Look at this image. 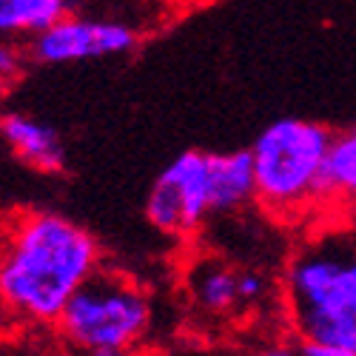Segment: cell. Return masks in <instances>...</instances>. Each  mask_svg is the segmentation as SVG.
I'll return each instance as SVG.
<instances>
[{
	"label": "cell",
	"mask_w": 356,
	"mask_h": 356,
	"mask_svg": "<svg viewBox=\"0 0 356 356\" xmlns=\"http://www.w3.org/2000/svg\"><path fill=\"white\" fill-rule=\"evenodd\" d=\"M72 12V0H0V40L29 43Z\"/></svg>",
	"instance_id": "cell-10"
},
{
	"label": "cell",
	"mask_w": 356,
	"mask_h": 356,
	"mask_svg": "<svg viewBox=\"0 0 356 356\" xmlns=\"http://www.w3.org/2000/svg\"><path fill=\"white\" fill-rule=\"evenodd\" d=\"M282 308L308 356H356V225H328L282 271Z\"/></svg>",
	"instance_id": "cell-2"
},
{
	"label": "cell",
	"mask_w": 356,
	"mask_h": 356,
	"mask_svg": "<svg viewBox=\"0 0 356 356\" xmlns=\"http://www.w3.org/2000/svg\"><path fill=\"white\" fill-rule=\"evenodd\" d=\"M334 131L302 117L265 126L251 145L257 202L277 217H302L328 202V154Z\"/></svg>",
	"instance_id": "cell-3"
},
{
	"label": "cell",
	"mask_w": 356,
	"mask_h": 356,
	"mask_svg": "<svg viewBox=\"0 0 356 356\" xmlns=\"http://www.w3.org/2000/svg\"><path fill=\"white\" fill-rule=\"evenodd\" d=\"M328 202L356 209V126L334 134L328 154Z\"/></svg>",
	"instance_id": "cell-11"
},
{
	"label": "cell",
	"mask_w": 356,
	"mask_h": 356,
	"mask_svg": "<svg viewBox=\"0 0 356 356\" xmlns=\"http://www.w3.org/2000/svg\"><path fill=\"white\" fill-rule=\"evenodd\" d=\"M154 322L148 291L120 271L100 268L88 277L57 319L60 339L83 353L123 356L143 345Z\"/></svg>",
	"instance_id": "cell-4"
},
{
	"label": "cell",
	"mask_w": 356,
	"mask_h": 356,
	"mask_svg": "<svg viewBox=\"0 0 356 356\" xmlns=\"http://www.w3.org/2000/svg\"><path fill=\"white\" fill-rule=\"evenodd\" d=\"M211 165V211L228 217L257 202V177L251 148L243 152H209Z\"/></svg>",
	"instance_id": "cell-8"
},
{
	"label": "cell",
	"mask_w": 356,
	"mask_h": 356,
	"mask_svg": "<svg viewBox=\"0 0 356 356\" xmlns=\"http://www.w3.org/2000/svg\"><path fill=\"white\" fill-rule=\"evenodd\" d=\"M214 217L211 211V165L209 152L177 154L152 183L145 197V220L168 236H191Z\"/></svg>",
	"instance_id": "cell-5"
},
{
	"label": "cell",
	"mask_w": 356,
	"mask_h": 356,
	"mask_svg": "<svg viewBox=\"0 0 356 356\" xmlns=\"http://www.w3.org/2000/svg\"><path fill=\"white\" fill-rule=\"evenodd\" d=\"M17 69H20V54L15 43L0 40V77H12Z\"/></svg>",
	"instance_id": "cell-12"
},
{
	"label": "cell",
	"mask_w": 356,
	"mask_h": 356,
	"mask_svg": "<svg viewBox=\"0 0 356 356\" xmlns=\"http://www.w3.org/2000/svg\"><path fill=\"white\" fill-rule=\"evenodd\" d=\"M100 265L103 251L83 225L54 211H20L0 228V314L54 328Z\"/></svg>",
	"instance_id": "cell-1"
},
{
	"label": "cell",
	"mask_w": 356,
	"mask_h": 356,
	"mask_svg": "<svg viewBox=\"0 0 356 356\" xmlns=\"http://www.w3.org/2000/svg\"><path fill=\"white\" fill-rule=\"evenodd\" d=\"M240 271L243 268L217 257L197 259L188 271V291L194 305L209 316H228L234 311H243Z\"/></svg>",
	"instance_id": "cell-9"
},
{
	"label": "cell",
	"mask_w": 356,
	"mask_h": 356,
	"mask_svg": "<svg viewBox=\"0 0 356 356\" xmlns=\"http://www.w3.org/2000/svg\"><path fill=\"white\" fill-rule=\"evenodd\" d=\"M137 32L123 20L63 15L29 40V54L43 66H69L86 60H108L137 49Z\"/></svg>",
	"instance_id": "cell-6"
},
{
	"label": "cell",
	"mask_w": 356,
	"mask_h": 356,
	"mask_svg": "<svg viewBox=\"0 0 356 356\" xmlns=\"http://www.w3.org/2000/svg\"><path fill=\"white\" fill-rule=\"evenodd\" d=\"M0 140H3L12 152L38 171L54 174L63 171L66 165V145L57 134V129H51L43 120H35L23 111H9L0 117Z\"/></svg>",
	"instance_id": "cell-7"
}]
</instances>
